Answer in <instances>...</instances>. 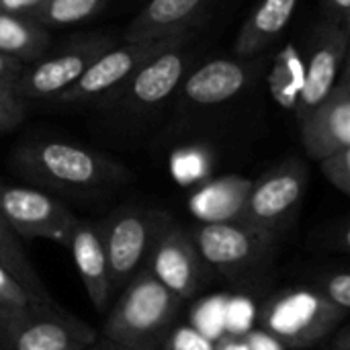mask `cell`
<instances>
[{
	"instance_id": "obj_1",
	"label": "cell",
	"mask_w": 350,
	"mask_h": 350,
	"mask_svg": "<svg viewBox=\"0 0 350 350\" xmlns=\"http://www.w3.org/2000/svg\"><path fill=\"white\" fill-rule=\"evenodd\" d=\"M10 166L18 176L53 191H92L127 178V170L113 158L51 137L21 142L10 154Z\"/></svg>"
},
{
	"instance_id": "obj_2",
	"label": "cell",
	"mask_w": 350,
	"mask_h": 350,
	"mask_svg": "<svg viewBox=\"0 0 350 350\" xmlns=\"http://www.w3.org/2000/svg\"><path fill=\"white\" fill-rule=\"evenodd\" d=\"M183 301L150 271H142L123 291L103 324V338L117 347L158 350Z\"/></svg>"
},
{
	"instance_id": "obj_3",
	"label": "cell",
	"mask_w": 350,
	"mask_h": 350,
	"mask_svg": "<svg viewBox=\"0 0 350 350\" xmlns=\"http://www.w3.org/2000/svg\"><path fill=\"white\" fill-rule=\"evenodd\" d=\"M193 33L180 35L154 53L146 64H142L119 88L98 100L92 109L117 117L150 115L174 98L183 78L193 68Z\"/></svg>"
},
{
	"instance_id": "obj_4",
	"label": "cell",
	"mask_w": 350,
	"mask_h": 350,
	"mask_svg": "<svg viewBox=\"0 0 350 350\" xmlns=\"http://www.w3.org/2000/svg\"><path fill=\"white\" fill-rule=\"evenodd\" d=\"M170 224L172 217L166 211L146 207H117L98 221L109 262L111 293H121L146 271L156 242Z\"/></svg>"
},
{
	"instance_id": "obj_5",
	"label": "cell",
	"mask_w": 350,
	"mask_h": 350,
	"mask_svg": "<svg viewBox=\"0 0 350 350\" xmlns=\"http://www.w3.org/2000/svg\"><path fill=\"white\" fill-rule=\"evenodd\" d=\"M265 55L250 59L215 57L191 68L174 94L178 117L215 113L240 100L260 80L267 66Z\"/></svg>"
},
{
	"instance_id": "obj_6",
	"label": "cell",
	"mask_w": 350,
	"mask_h": 350,
	"mask_svg": "<svg viewBox=\"0 0 350 350\" xmlns=\"http://www.w3.org/2000/svg\"><path fill=\"white\" fill-rule=\"evenodd\" d=\"M96 332L59 306H0L2 350H88Z\"/></svg>"
},
{
	"instance_id": "obj_7",
	"label": "cell",
	"mask_w": 350,
	"mask_h": 350,
	"mask_svg": "<svg viewBox=\"0 0 350 350\" xmlns=\"http://www.w3.org/2000/svg\"><path fill=\"white\" fill-rule=\"evenodd\" d=\"M347 316L320 291L297 287L271 297L260 310L258 322L285 349L304 350L330 336Z\"/></svg>"
},
{
	"instance_id": "obj_8",
	"label": "cell",
	"mask_w": 350,
	"mask_h": 350,
	"mask_svg": "<svg viewBox=\"0 0 350 350\" xmlns=\"http://www.w3.org/2000/svg\"><path fill=\"white\" fill-rule=\"evenodd\" d=\"M117 41L107 35H78L53 53L27 64L14 84V96L27 103H51L66 92L88 66Z\"/></svg>"
},
{
	"instance_id": "obj_9",
	"label": "cell",
	"mask_w": 350,
	"mask_h": 350,
	"mask_svg": "<svg viewBox=\"0 0 350 350\" xmlns=\"http://www.w3.org/2000/svg\"><path fill=\"white\" fill-rule=\"evenodd\" d=\"M189 236L209 271H217L230 279L260 267L275 250L277 238L244 221L199 224Z\"/></svg>"
},
{
	"instance_id": "obj_10",
	"label": "cell",
	"mask_w": 350,
	"mask_h": 350,
	"mask_svg": "<svg viewBox=\"0 0 350 350\" xmlns=\"http://www.w3.org/2000/svg\"><path fill=\"white\" fill-rule=\"evenodd\" d=\"M308 178V166L299 158L273 166L252 183L238 221L277 236L295 215L306 195Z\"/></svg>"
},
{
	"instance_id": "obj_11",
	"label": "cell",
	"mask_w": 350,
	"mask_h": 350,
	"mask_svg": "<svg viewBox=\"0 0 350 350\" xmlns=\"http://www.w3.org/2000/svg\"><path fill=\"white\" fill-rule=\"evenodd\" d=\"M172 39L176 37L158 41H119L111 45L66 92H62L49 105L59 109H92L98 100L119 88L142 64H146L154 53L166 47Z\"/></svg>"
},
{
	"instance_id": "obj_12",
	"label": "cell",
	"mask_w": 350,
	"mask_h": 350,
	"mask_svg": "<svg viewBox=\"0 0 350 350\" xmlns=\"http://www.w3.org/2000/svg\"><path fill=\"white\" fill-rule=\"evenodd\" d=\"M0 215L18 238H45L66 248L78 221L68 205L45 191L12 185L4 178H0Z\"/></svg>"
},
{
	"instance_id": "obj_13",
	"label": "cell",
	"mask_w": 350,
	"mask_h": 350,
	"mask_svg": "<svg viewBox=\"0 0 350 350\" xmlns=\"http://www.w3.org/2000/svg\"><path fill=\"white\" fill-rule=\"evenodd\" d=\"M350 29L320 18L310 31L306 45V70L299 96L295 100L297 121L316 109L336 86L338 76L349 62Z\"/></svg>"
},
{
	"instance_id": "obj_14",
	"label": "cell",
	"mask_w": 350,
	"mask_h": 350,
	"mask_svg": "<svg viewBox=\"0 0 350 350\" xmlns=\"http://www.w3.org/2000/svg\"><path fill=\"white\" fill-rule=\"evenodd\" d=\"M146 271L180 301L195 297L209 279V267L199 256L191 236L174 221L156 242Z\"/></svg>"
},
{
	"instance_id": "obj_15",
	"label": "cell",
	"mask_w": 350,
	"mask_h": 350,
	"mask_svg": "<svg viewBox=\"0 0 350 350\" xmlns=\"http://www.w3.org/2000/svg\"><path fill=\"white\" fill-rule=\"evenodd\" d=\"M301 144L310 158L322 160L342 148H350V76L345 64L330 94L299 119Z\"/></svg>"
},
{
	"instance_id": "obj_16",
	"label": "cell",
	"mask_w": 350,
	"mask_h": 350,
	"mask_svg": "<svg viewBox=\"0 0 350 350\" xmlns=\"http://www.w3.org/2000/svg\"><path fill=\"white\" fill-rule=\"evenodd\" d=\"M219 0H148L125 27L121 41H158L191 35Z\"/></svg>"
},
{
	"instance_id": "obj_17",
	"label": "cell",
	"mask_w": 350,
	"mask_h": 350,
	"mask_svg": "<svg viewBox=\"0 0 350 350\" xmlns=\"http://www.w3.org/2000/svg\"><path fill=\"white\" fill-rule=\"evenodd\" d=\"M68 248L84 283V289L98 312H105L111 297V281H109V262L103 246L100 230L96 221L80 219L76 221Z\"/></svg>"
},
{
	"instance_id": "obj_18",
	"label": "cell",
	"mask_w": 350,
	"mask_h": 350,
	"mask_svg": "<svg viewBox=\"0 0 350 350\" xmlns=\"http://www.w3.org/2000/svg\"><path fill=\"white\" fill-rule=\"evenodd\" d=\"M301 0H258L234 39V57L265 55L293 21Z\"/></svg>"
},
{
	"instance_id": "obj_19",
	"label": "cell",
	"mask_w": 350,
	"mask_h": 350,
	"mask_svg": "<svg viewBox=\"0 0 350 350\" xmlns=\"http://www.w3.org/2000/svg\"><path fill=\"white\" fill-rule=\"evenodd\" d=\"M252 183L242 176H226L193 193L189 207L199 224L238 221Z\"/></svg>"
},
{
	"instance_id": "obj_20",
	"label": "cell",
	"mask_w": 350,
	"mask_h": 350,
	"mask_svg": "<svg viewBox=\"0 0 350 350\" xmlns=\"http://www.w3.org/2000/svg\"><path fill=\"white\" fill-rule=\"evenodd\" d=\"M51 31L31 16L0 10V53L33 64L49 51Z\"/></svg>"
},
{
	"instance_id": "obj_21",
	"label": "cell",
	"mask_w": 350,
	"mask_h": 350,
	"mask_svg": "<svg viewBox=\"0 0 350 350\" xmlns=\"http://www.w3.org/2000/svg\"><path fill=\"white\" fill-rule=\"evenodd\" d=\"M0 267L35 299L53 306V297L45 289L41 277L33 269L31 260L25 254V248L18 240V236L12 232V228L6 224V219L0 215Z\"/></svg>"
},
{
	"instance_id": "obj_22",
	"label": "cell",
	"mask_w": 350,
	"mask_h": 350,
	"mask_svg": "<svg viewBox=\"0 0 350 350\" xmlns=\"http://www.w3.org/2000/svg\"><path fill=\"white\" fill-rule=\"evenodd\" d=\"M109 0H45L33 16L45 29H66L96 16Z\"/></svg>"
},
{
	"instance_id": "obj_23",
	"label": "cell",
	"mask_w": 350,
	"mask_h": 350,
	"mask_svg": "<svg viewBox=\"0 0 350 350\" xmlns=\"http://www.w3.org/2000/svg\"><path fill=\"white\" fill-rule=\"evenodd\" d=\"M228 297H211L201 301L193 312V328H197L207 338H221L224 336V312H226Z\"/></svg>"
},
{
	"instance_id": "obj_24",
	"label": "cell",
	"mask_w": 350,
	"mask_h": 350,
	"mask_svg": "<svg viewBox=\"0 0 350 350\" xmlns=\"http://www.w3.org/2000/svg\"><path fill=\"white\" fill-rule=\"evenodd\" d=\"M318 162L328 183L342 195H350V148H342Z\"/></svg>"
},
{
	"instance_id": "obj_25",
	"label": "cell",
	"mask_w": 350,
	"mask_h": 350,
	"mask_svg": "<svg viewBox=\"0 0 350 350\" xmlns=\"http://www.w3.org/2000/svg\"><path fill=\"white\" fill-rule=\"evenodd\" d=\"M158 350H215V342L193 326H178L166 332Z\"/></svg>"
},
{
	"instance_id": "obj_26",
	"label": "cell",
	"mask_w": 350,
	"mask_h": 350,
	"mask_svg": "<svg viewBox=\"0 0 350 350\" xmlns=\"http://www.w3.org/2000/svg\"><path fill=\"white\" fill-rule=\"evenodd\" d=\"M252 306L248 299L242 297H228L226 299V312H224V334L232 336H244L252 324Z\"/></svg>"
},
{
	"instance_id": "obj_27",
	"label": "cell",
	"mask_w": 350,
	"mask_h": 350,
	"mask_svg": "<svg viewBox=\"0 0 350 350\" xmlns=\"http://www.w3.org/2000/svg\"><path fill=\"white\" fill-rule=\"evenodd\" d=\"M320 293L338 310H350V275L347 271H332L324 277Z\"/></svg>"
},
{
	"instance_id": "obj_28",
	"label": "cell",
	"mask_w": 350,
	"mask_h": 350,
	"mask_svg": "<svg viewBox=\"0 0 350 350\" xmlns=\"http://www.w3.org/2000/svg\"><path fill=\"white\" fill-rule=\"evenodd\" d=\"M27 107L14 96V92L0 88V135L14 131L25 121Z\"/></svg>"
},
{
	"instance_id": "obj_29",
	"label": "cell",
	"mask_w": 350,
	"mask_h": 350,
	"mask_svg": "<svg viewBox=\"0 0 350 350\" xmlns=\"http://www.w3.org/2000/svg\"><path fill=\"white\" fill-rule=\"evenodd\" d=\"M31 304H43L39 299H35L31 293H27L2 267H0V306H10V308H23V306H31ZM49 306V304H45ZM57 306V304H53Z\"/></svg>"
},
{
	"instance_id": "obj_30",
	"label": "cell",
	"mask_w": 350,
	"mask_h": 350,
	"mask_svg": "<svg viewBox=\"0 0 350 350\" xmlns=\"http://www.w3.org/2000/svg\"><path fill=\"white\" fill-rule=\"evenodd\" d=\"M322 18L350 29V0H320Z\"/></svg>"
},
{
	"instance_id": "obj_31",
	"label": "cell",
	"mask_w": 350,
	"mask_h": 350,
	"mask_svg": "<svg viewBox=\"0 0 350 350\" xmlns=\"http://www.w3.org/2000/svg\"><path fill=\"white\" fill-rule=\"evenodd\" d=\"M25 66L27 64L0 53V88L8 90V92H14V84H16L18 76L23 74Z\"/></svg>"
},
{
	"instance_id": "obj_32",
	"label": "cell",
	"mask_w": 350,
	"mask_h": 350,
	"mask_svg": "<svg viewBox=\"0 0 350 350\" xmlns=\"http://www.w3.org/2000/svg\"><path fill=\"white\" fill-rule=\"evenodd\" d=\"M250 350H287L275 336H271L265 330H248L244 334Z\"/></svg>"
},
{
	"instance_id": "obj_33",
	"label": "cell",
	"mask_w": 350,
	"mask_h": 350,
	"mask_svg": "<svg viewBox=\"0 0 350 350\" xmlns=\"http://www.w3.org/2000/svg\"><path fill=\"white\" fill-rule=\"evenodd\" d=\"M43 2L45 0H0V10L33 18L37 10L43 6Z\"/></svg>"
},
{
	"instance_id": "obj_34",
	"label": "cell",
	"mask_w": 350,
	"mask_h": 350,
	"mask_svg": "<svg viewBox=\"0 0 350 350\" xmlns=\"http://www.w3.org/2000/svg\"><path fill=\"white\" fill-rule=\"evenodd\" d=\"M215 350H250L248 342L244 336H232V334H224L221 338H217Z\"/></svg>"
},
{
	"instance_id": "obj_35",
	"label": "cell",
	"mask_w": 350,
	"mask_h": 350,
	"mask_svg": "<svg viewBox=\"0 0 350 350\" xmlns=\"http://www.w3.org/2000/svg\"><path fill=\"white\" fill-rule=\"evenodd\" d=\"M330 350H350V328L342 326L340 330H334V338L330 342Z\"/></svg>"
},
{
	"instance_id": "obj_36",
	"label": "cell",
	"mask_w": 350,
	"mask_h": 350,
	"mask_svg": "<svg viewBox=\"0 0 350 350\" xmlns=\"http://www.w3.org/2000/svg\"><path fill=\"white\" fill-rule=\"evenodd\" d=\"M88 350H146V349H127V347H117V345H111L105 340L103 347H96V349H88Z\"/></svg>"
},
{
	"instance_id": "obj_37",
	"label": "cell",
	"mask_w": 350,
	"mask_h": 350,
	"mask_svg": "<svg viewBox=\"0 0 350 350\" xmlns=\"http://www.w3.org/2000/svg\"><path fill=\"white\" fill-rule=\"evenodd\" d=\"M0 350H2V349H0Z\"/></svg>"
}]
</instances>
